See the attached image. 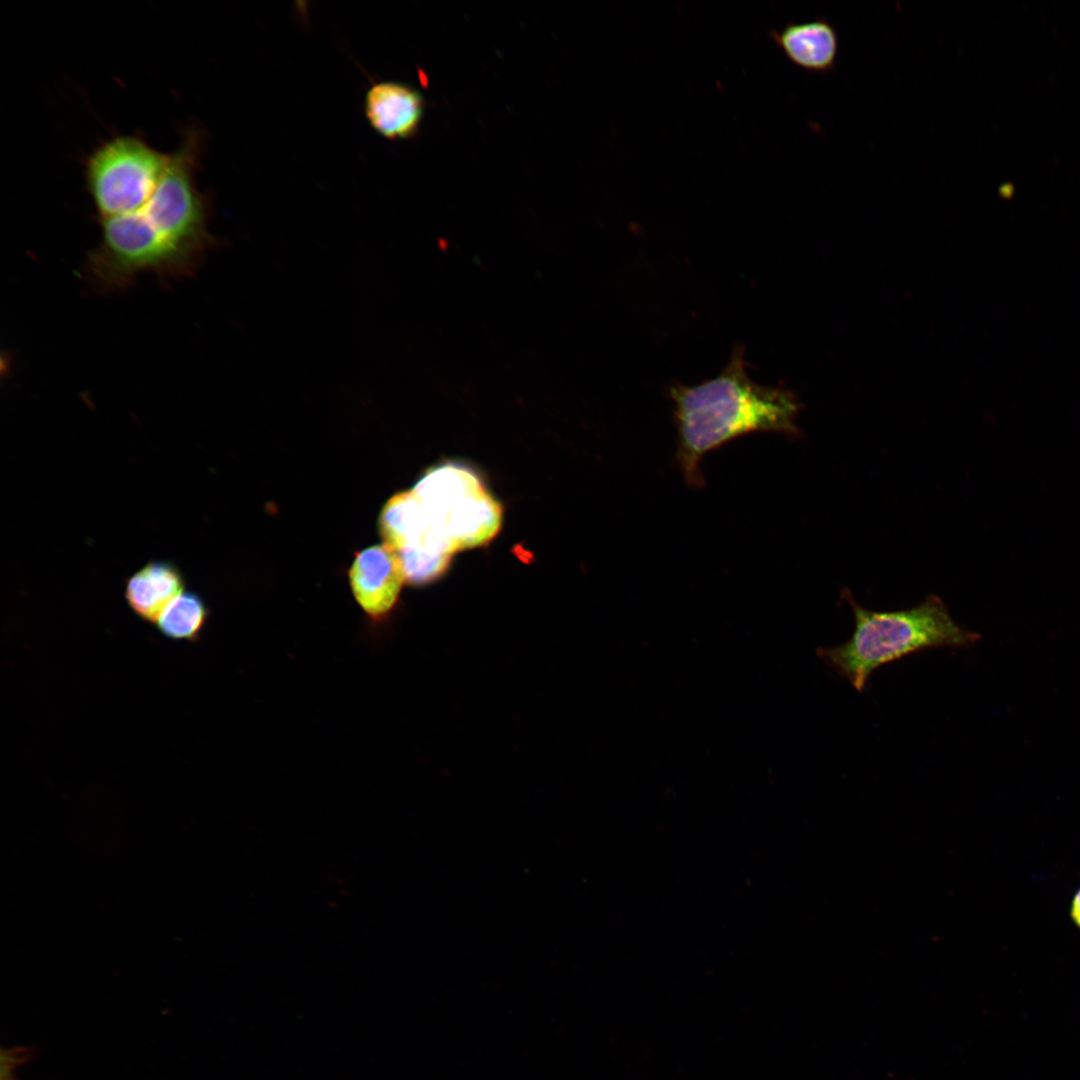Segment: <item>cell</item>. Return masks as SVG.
Listing matches in <instances>:
<instances>
[{
    "mask_svg": "<svg viewBox=\"0 0 1080 1080\" xmlns=\"http://www.w3.org/2000/svg\"><path fill=\"white\" fill-rule=\"evenodd\" d=\"M669 393L677 430L675 458L692 487L703 485V457L733 439L755 432L799 434L798 399L789 390L755 383L741 346L714 378L694 386L674 385Z\"/></svg>",
    "mask_w": 1080,
    "mask_h": 1080,
    "instance_id": "6da1fadb",
    "label": "cell"
},
{
    "mask_svg": "<svg viewBox=\"0 0 1080 1080\" xmlns=\"http://www.w3.org/2000/svg\"><path fill=\"white\" fill-rule=\"evenodd\" d=\"M842 597L852 610L854 631L845 643L819 648L817 653L858 692L885 664L931 648L971 647L980 639V634L955 622L945 602L934 594L912 608L887 612L864 608L849 590Z\"/></svg>",
    "mask_w": 1080,
    "mask_h": 1080,
    "instance_id": "7a4b0ae2",
    "label": "cell"
},
{
    "mask_svg": "<svg viewBox=\"0 0 1080 1080\" xmlns=\"http://www.w3.org/2000/svg\"><path fill=\"white\" fill-rule=\"evenodd\" d=\"M199 152L200 135L192 130L170 154L149 201L135 211L152 233L198 267L218 244L208 229L207 200L195 183Z\"/></svg>",
    "mask_w": 1080,
    "mask_h": 1080,
    "instance_id": "3957f363",
    "label": "cell"
},
{
    "mask_svg": "<svg viewBox=\"0 0 1080 1080\" xmlns=\"http://www.w3.org/2000/svg\"><path fill=\"white\" fill-rule=\"evenodd\" d=\"M412 490L430 524L453 553L486 544L501 527V504L464 465L433 467Z\"/></svg>",
    "mask_w": 1080,
    "mask_h": 1080,
    "instance_id": "277c9868",
    "label": "cell"
},
{
    "mask_svg": "<svg viewBox=\"0 0 1080 1080\" xmlns=\"http://www.w3.org/2000/svg\"><path fill=\"white\" fill-rule=\"evenodd\" d=\"M142 138L118 136L88 158L86 179L98 219L129 214L146 205L169 161Z\"/></svg>",
    "mask_w": 1080,
    "mask_h": 1080,
    "instance_id": "5b68a950",
    "label": "cell"
},
{
    "mask_svg": "<svg viewBox=\"0 0 1080 1080\" xmlns=\"http://www.w3.org/2000/svg\"><path fill=\"white\" fill-rule=\"evenodd\" d=\"M379 529L384 543L397 552L409 584L430 583L447 569L453 552L430 524L412 489L386 502Z\"/></svg>",
    "mask_w": 1080,
    "mask_h": 1080,
    "instance_id": "8992f818",
    "label": "cell"
},
{
    "mask_svg": "<svg viewBox=\"0 0 1080 1080\" xmlns=\"http://www.w3.org/2000/svg\"><path fill=\"white\" fill-rule=\"evenodd\" d=\"M349 581L354 598L365 614L380 622L395 607L405 575L397 552L384 543L356 554Z\"/></svg>",
    "mask_w": 1080,
    "mask_h": 1080,
    "instance_id": "52a82bcc",
    "label": "cell"
},
{
    "mask_svg": "<svg viewBox=\"0 0 1080 1080\" xmlns=\"http://www.w3.org/2000/svg\"><path fill=\"white\" fill-rule=\"evenodd\" d=\"M370 126L381 136L395 140L413 136L422 120L424 100L413 87L397 81L373 84L364 100Z\"/></svg>",
    "mask_w": 1080,
    "mask_h": 1080,
    "instance_id": "ba28073f",
    "label": "cell"
},
{
    "mask_svg": "<svg viewBox=\"0 0 1080 1080\" xmlns=\"http://www.w3.org/2000/svg\"><path fill=\"white\" fill-rule=\"evenodd\" d=\"M769 36L787 59L801 69L818 74L835 70L839 37L826 17L787 23L781 29L770 30Z\"/></svg>",
    "mask_w": 1080,
    "mask_h": 1080,
    "instance_id": "9c48e42d",
    "label": "cell"
},
{
    "mask_svg": "<svg viewBox=\"0 0 1080 1080\" xmlns=\"http://www.w3.org/2000/svg\"><path fill=\"white\" fill-rule=\"evenodd\" d=\"M184 587L183 574L174 564L162 560L150 561L127 579L124 596L137 617L155 624Z\"/></svg>",
    "mask_w": 1080,
    "mask_h": 1080,
    "instance_id": "30bf717a",
    "label": "cell"
},
{
    "mask_svg": "<svg viewBox=\"0 0 1080 1080\" xmlns=\"http://www.w3.org/2000/svg\"><path fill=\"white\" fill-rule=\"evenodd\" d=\"M209 610L204 600L195 592L183 591L163 610L155 625L170 640L198 641Z\"/></svg>",
    "mask_w": 1080,
    "mask_h": 1080,
    "instance_id": "8fae6325",
    "label": "cell"
},
{
    "mask_svg": "<svg viewBox=\"0 0 1080 1080\" xmlns=\"http://www.w3.org/2000/svg\"><path fill=\"white\" fill-rule=\"evenodd\" d=\"M1071 917L1074 923L1080 929V889L1076 892L1072 901Z\"/></svg>",
    "mask_w": 1080,
    "mask_h": 1080,
    "instance_id": "7c38bea8",
    "label": "cell"
}]
</instances>
